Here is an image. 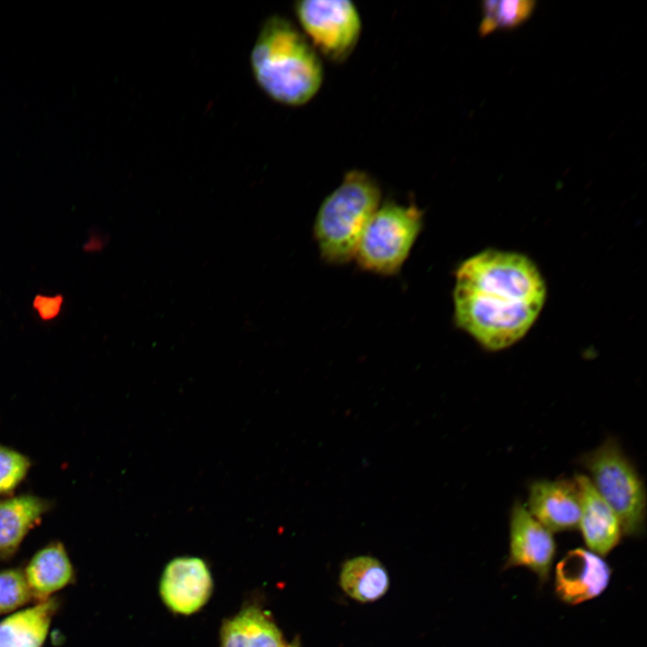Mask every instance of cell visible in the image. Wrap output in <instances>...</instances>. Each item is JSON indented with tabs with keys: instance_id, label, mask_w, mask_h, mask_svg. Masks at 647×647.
Here are the masks:
<instances>
[{
	"instance_id": "cell-6",
	"label": "cell",
	"mask_w": 647,
	"mask_h": 647,
	"mask_svg": "<svg viewBox=\"0 0 647 647\" xmlns=\"http://www.w3.org/2000/svg\"><path fill=\"white\" fill-rule=\"evenodd\" d=\"M303 33L319 55L341 63L359 43L362 31L360 13L350 0H300L294 4Z\"/></svg>"
},
{
	"instance_id": "cell-11",
	"label": "cell",
	"mask_w": 647,
	"mask_h": 647,
	"mask_svg": "<svg viewBox=\"0 0 647 647\" xmlns=\"http://www.w3.org/2000/svg\"><path fill=\"white\" fill-rule=\"evenodd\" d=\"M581 513L578 528L588 549L601 557L619 544L623 536L620 520L613 509L595 489L589 476L578 474Z\"/></svg>"
},
{
	"instance_id": "cell-7",
	"label": "cell",
	"mask_w": 647,
	"mask_h": 647,
	"mask_svg": "<svg viewBox=\"0 0 647 647\" xmlns=\"http://www.w3.org/2000/svg\"><path fill=\"white\" fill-rule=\"evenodd\" d=\"M555 553L553 533L530 514L525 504L514 502L510 515L505 568L525 567L544 583L549 578Z\"/></svg>"
},
{
	"instance_id": "cell-16",
	"label": "cell",
	"mask_w": 647,
	"mask_h": 647,
	"mask_svg": "<svg viewBox=\"0 0 647 647\" xmlns=\"http://www.w3.org/2000/svg\"><path fill=\"white\" fill-rule=\"evenodd\" d=\"M339 584L350 598L368 603L387 592L390 581L386 567L377 558L359 555L342 564Z\"/></svg>"
},
{
	"instance_id": "cell-4",
	"label": "cell",
	"mask_w": 647,
	"mask_h": 647,
	"mask_svg": "<svg viewBox=\"0 0 647 647\" xmlns=\"http://www.w3.org/2000/svg\"><path fill=\"white\" fill-rule=\"evenodd\" d=\"M599 495L617 515L623 535L640 536L644 532L646 492L632 461L618 442L607 439L580 460Z\"/></svg>"
},
{
	"instance_id": "cell-20",
	"label": "cell",
	"mask_w": 647,
	"mask_h": 647,
	"mask_svg": "<svg viewBox=\"0 0 647 647\" xmlns=\"http://www.w3.org/2000/svg\"><path fill=\"white\" fill-rule=\"evenodd\" d=\"M63 303L64 297L61 294L54 297L37 294L33 298L32 307L41 320L50 321L59 315Z\"/></svg>"
},
{
	"instance_id": "cell-5",
	"label": "cell",
	"mask_w": 647,
	"mask_h": 647,
	"mask_svg": "<svg viewBox=\"0 0 647 647\" xmlns=\"http://www.w3.org/2000/svg\"><path fill=\"white\" fill-rule=\"evenodd\" d=\"M422 226L423 212L415 205L386 201L365 226L354 259L365 270L395 275L407 260Z\"/></svg>"
},
{
	"instance_id": "cell-18",
	"label": "cell",
	"mask_w": 647,
	"mask_h": 647,
	"mask_svg": "<svg viewBox=\"0 0 647 647\" xmlns=\"http://www.w3.org/2000/svg\"><path fill=\"white\" fill-rule=\"evenodd\" d=\"M31 467L25 454L0 444V496H12Z\"/></svg>"
},
{
	"instance_id": "cell-15",
	"label": "cell",
	"mask_w": 647,
	"mask_h": 647,
	"mask_svg": "<svg viewBox=\"0 0 647 647\" xmlns=\"http://www.w3.org/2000/svg\"><path fill=\"white\" fill-rule=\"evenodd\" d=\"M58 607L51 597L11 613L0 621V647H42Z\"/></svg>"
},
{
	"instance_id": "cell-2",
	"label": "cell",
	"mask_w": 647,
	"mask_h": 647,
	"mask_svg": "<svg viewBox=\"0 0 647 647\" xmlns=\"http://www.w3.org/2000/svg\"><path fill=\"white\" fill-rule=\"evenodd\" d=\"M253 76L272 100L288 106L310 102L321 89L320 55L289 20L271 15L262 23L251 52Z\"/></svg>"
},
{
	"instance_id": "cell-14",
	"label": "cell",
	"mask_w": 647,
	"mask_h": 647,
	"mask_svg": "<svg viewBox=\"0 0 647 647\" xmlns=\"http://www.w3.org/2000/svg\"><path fill=\"white\" fill-rule=\"evenodd\" d=\"M23 573L33 598L38 601L51 598L69 585L75 576L66 549L59 541H53L35 553Z\"/></svg>"
},
{
	"instance_id": "cell-19",
	"label": "cell",
	"mask_w": 647,
	"mask_h": 647,
	"mask_svg": "<svg viewBox=\"0 0 647 647\" xmlns=\"http://www.w3.org/2000/svg\"><path fill=\"white\" fill-rule=\"evenodd\" d=\"M32 598L23 571H0V616L20 609Z\"/></svg>"
},
{
	"instance_id": "cell-17",
	"label": "cell",
	"mask_w": 647,
	"mask_h": 647,
	"mask_svg": "<svg viewBox=\"0 0 647 647\" xmlns=\"http://www.w3.org/2000/svg\"><path fill=\"white\" fill-rule=\"evenodd\" d=\"M536 2L530 0H487L483 2L479 32L485 36L497 29H510L525 22Z\"/></svg>"
},
{
	"instance_id": "cell-8",
	"label": "cell",
	"mask_w": 647,
	"mask_h": 647,
	"mask_svg": "<svg viewBox=\"0 0 647 647\" xmlns=\"http://www.w3.org/2000/svg\"><path fill=\"white\" fill-rule=\"evenodd\" d=\"M213 591V579L207 563L197 556H178L164 566L159 594L165 607L179 615H191L202 608Z\"/></svg>"
},
{
	"instance_id": "cell-13",
	"label": "cell",
	"mask_w": 647,
	"mask_h": 647,
	"mask_svg": "<svg viewBox=\"0 0 647 647\" xmlns=\"http://www.w3.org/2000/svg\"><path fill=\"white\" fill-rule=\"evenodd\" d=\"M220 647H285L281 631L258 605L244 606L235 616L223 620Z\"/></svg>"
},
{
	"instance_id": "cell-9",
	"label": "cell",
	"mask_w": 647,
	"mask_h": 647,
	"mask_svg": "<svg viewBox=\"0 0 647 647\" xmlns=\"http://www.w3.org/2000/svg\"><path fill=\"white\" fill-rule=\"evenodd\" d=\"M611 575L612 569L603 557L589 549H572L555 566V594L568 605L586 602L605 591Z\"/></svg>"
},
{
	"instance_id": "cell-1",
	"label": "cell",
	"mask_w": 647,
	"mask_h": 647,
	"mask_svg": "<svg viewBox=\"0 0 647 647\" xmlns=\"http://www.w3.org/2000/svg\"><path fill=\"white\" fill-rule=\"evenodd\" d=\"M455 277V324L490 351L521 340L545 303L544 278L522 253L482 251L465 260Z\"/></svg>"
},
{
	"instance_id": "cell-3",
	"label": "cell",
	"mask_w": 647,
	"mask_h": 647,
	"mask_svg": "<svg viewBox=\"0 0 647 647\" xmlns=\"http://www.w3.org/2000/svg\"><path fill=\"white\" fill-rule=\"evenodd\" d=\"M378 182L360 169L348 171L321 203L313 233L321 258L332 265L354 259L368 222L380 206Z\"/></svg>"
},
{
	"instance_id": "cell-10",
	"label": "cell",
	"mask_w": 647,
	"mask_h": 647,
	"mask_svg": "<svg viewBox=\"0 0 647 647\" xmlns=\"http://www.w3.org/2000/svg\"><path fill=\"white\" fill-rule=\"evenodd\" d=\"M526 507L552 533L578 528L581 501L574 480L540 479L532 482Z\"/></svg>"
},
{
	"instance_id": "cell-21",
	"label": "cell",
	"mask_w": 647,
	"mask_h": 647,
	"mask_svg": "<svg viewBox=\"0 0 647 647\" xmlns=\"http://www.w3.org/2000/svg\"><path fill=\"white\" fill-rule=\"evenodd\" d=\"M285 647H300V645L298 640L294 639L290 643L286 644Z\"/></svg>"
},
{
	"instance_id": "cell-12",
	"label": "cell",
	"mask_w": 647,
	"mask_h": 647,
	"mask_svg": "<svg viewBox=\"0 0 647 647\" xmlns=\"http://www.w3.org/2000/svg\"><path fill=\"white\" fill-rule=\"evenodd\" d=\"M50 501L31 493L0 500V559L13 556L28 533L50 510Z\"/></svg>"
}]
</instances>
